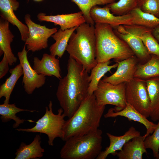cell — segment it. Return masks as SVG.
Masks as SVG:
<instances>
[{"label": "cell", "instance_id": "obj_1", "mask_svg": "<svg viewBox=\"0 0 159 159\" xmlns=\"http://www.w3.org/2000/svg\"><path fill=\"white\" fill-rule=\"evenodd\" d=\"M67 73L59 79L56 95L66 117L70 118L88 95L90 82L88 72L69 57Z\"/></svg>", "mask_w": 159, "mask_h": 159}, {"label": "cell", "instance_id": "obj_2", "mask_svg": "<svg viewBox=\"0 0 159 159\" xmlns=\"http://www.w3.org/2000/svg\"><path fill=\"white\" fill-rule=\"evenodd\" d=\"M105 106L98 105L94 93L88 95L70 118L66 120L62 139L65 141L98 129Z\"/></svg>", "mask_w": 159, "mask_h": 159}, {"label": "cell", "instance_id": "obj_3", "mask_svg": "<svg viewBox=\"0 0 159 159\" xmlns=\"http://www.w3.org/2000/svg\"><path fill=\"white\" fill-rule=\"evenodd\" d=\"M71 35L66 51L90 73L97 64L95 26L86 22L77 26Z\"/></svg>", "mask_w": 159, "mask_h": 159}, {"label": "cell", "instance_id": "obj_4", "mask_svg": "<svg viewBox=\"0 0 159 159\" xmlns=\"http://www.w3.org/2000/svg\"><path fill=\"white\" fill-rule=\"evenodd\" d=\"M96 59L103 62L114 59L120 61L135 55L127 43L115 33L112 27L104 23H96Z\"/></svg>", "mask_w": 159, "mask_h": 159}, {"label": "cell", "instance_id": "obj_5", "mask_svg": "<svg viewBox=\"0 0 159 159\" xmlns=\"http://www.w3.org/2000/svg\"><path fill=\"white\" fill-rule=\"evenodd\" d=\"M102 131L99 129L83 135L72 137L66 140L61 150L63 159H94L102 149Z\"/></svg>", "mask_w": 159, "mask_h": 159}, {"label": "cell", "instance_id": "obj_6", "mask_svg": "<svg viewBox=\"0 0 159 159\" xmlns=\"http://www.w3.org/2000/svg\"><path fill=\"white\" fill-rule=\"evenodd\" d=\"M52 103L49 101L48 106L45 107V112L43 116L36 122L33 127L28 128L17 129L16 130L23 132H39L47 135L48 143L50 146L54 145V141L57 138L62 139L66 120V117L61 108L58 110L57 114L52 110Z\"/></svg>", "mask_w": 159, "mask_h": 159}, {"label": "cell", "instance_id": "obj_7", "mask_svg": "<svg viewBox=\"0 0 159 159\" xmlns=\"http://www.w3.org/2000/svg\"><path fill=\"white\" fill-rule=\"evenodd\" d=\"M113 28L116 34L128 45L138 61L143 64L150 58L151 55L148 52L140 37L143 32L150 29L134 24L120 25Z\"/></svg>", "mask_w": 159, "mask_h": 159}, {"label": "cell", "instance_id": "obj_8", "mask_svg": "<svg viewBox=\"0 0 159 159\" xmlns=\"http://www.w3.org/2000/svg\"><path fill=\"white\" fill-rule=\"evenodd\" d=\"M126 83L113 85L108 82L100 81L94 94L96 102L99 105H111L115 106L116 110H120L126 106Z\"/></svg>", "mask_w": 159, "mask_h": 159}, {"label": "cell", "instance_id": "obj_9", "mask_svg": "<svg viewBox=\"0 0 159 159\" xmlns=\"http://www.w3.org/2000/svg\"><path fill=\"white\" fill-rule=\"evenodd\" d=\"M127 102L147 118L150 116V100L145 80L134 77L126 83Z\"/></svg>", "mask_w": 159, "mask_h": 159}, {"label": "cell", "instance_id": "obj_10", "mask_svg": "<svg viewBox=\"0 0 159 159\" xmlns=\"http://www.w3.org/2000/svg\"><path fill=\"white\" fill-rule=\"evenodd\" d=\"M24 21L29 31V36L25 42L28 50L34 52L46 48L48 39L57 31V28H48L36 24L28 14L25 15Z\"/></svg>", "mask_w": 159, "mask_h": 159}, {"label": "cell", "instance_id": "obj_11", "mask_svg": "<svg viewBox=\"0 0 159 159\" xmlns=\"http://www.w3.org/2000/svg\"><path fill=\"white\" fill-rule=\"evenodd\" d=\"M26 48L25 44L22 51L18 52L17 55L23 70V87L28 94L31 95L36 89L42 87L44 84L46 77L37 73L32 67L28 59Z\"/></svg>", "mask_w": 159, "mask_h": 159}, {"label": "cell", "instance_id": "obj_12", "mask_svg": "<svg viewBox=\"0 0 159 159\" xmlns=\"http://www.w3.org/2000/svg\"><path fill=\"white\" fill-rule=\"evenodd\" d=\"M138 60L135 55L120 61H117L116 71L109 77L105 76L101 80L113 85L127 82L134 78Z\"/></svg>", "mask_w": 159, "mask_h": 159}, {"label": "cell", "instance_id": "obj_13", "mask_svg": "<svg viewBox=\"0 0 159 159\" xmlns=\"http://www.w3.org/2000/svg\"><path fill=\"white\" fill-rule=\"evenodd\" d=\"M90 15L95 24H108L113 28L120 25L132 24V18L130 13L122 16L114 15L106 5L103 8L98 5L94 6L91 9Z\"/></svg>", "mask_w": 159, "mask_h": 159}, {"label": "cell", "instance_id": "obj_14", "mask_svg": "<svg viewBox=\"0 0 159 159\" xmlns=\"http://www.w3.org/2000/svg\"><path fill=\"white\" fill-rule=\"evenodd\" d=\"M119 116L125 117L130 120L137 122L144 125L146 129V133L144 135L145 138L152 133L157 126V124L149 120L147 118L127 102L125 107L122 110L117 111L114 108H110L104 115L106 118Z\"/></svg>", "mask_w": 159, "mask_h": 159}, {"label": "cell", "instance_id": "obj_15", "mask_svg": "<svg viewBox=\"0 0 159 159\" xmlns=\"http://www.w3.org/2000/svg\"><path fill=\"white\" fill-rule=\"evenodd\" d=\"M19 6V3L17 1L0 0V16L1 18L18 28L21 40L25 42L29 35L28 27L19 20L14 13V11L17 10Z\"/></svg>", "mask_w": 159, "mask_h": 159}, {"label": "cell", "instance_id": "obj_16", "mask_svg": "<svg viewBox=\"0 0 159 159\" xmlns=\"http://www.w3.org/2000/svg\"><path fill=\"white\" fill-rule=\"evenodd\" d=\"M38 20L53 23L58 25L60 29L65 30L78 26L86 22L82 12H78L67 14L48 15L43 13H40L37 15Z\"/></svg>", "mask_w": 159, "mask_h": 159}, {"label": "cell", "instance_id": "obj_17", "mask_svg": "<svg viewBox=\"0 0 159 159\" xmlns=\"http://www.w3.org/2000/svg\"><path fill=\"white\" fill-rule=\"evenodd\" d=\"M33 68L38 74L45 76H54L59 80L62 78L59 60L50 54H44L41 60L34 57Z\"/></svg>", "mask_w": 159, "mask_h": 159}, {"label": "cell", "instance_id": "obj_18", "mask_svg": "<svg viewBox=\"0 0 159 159\" xmlns=\"http://www.w3.org/2000/svg\"><path fill=\"white\" fill-rule=\"evenodd\" d=\"M110 144L105 150L101 151L96 159H105L110 154L115 155L117 151L121 150L124 144L133 138L140 135V132L131 126L121 136H116L107 133Z\"/></svg>", "mask_w": 159, "mask_h": 159}, {"label": "cell", "instance_id": "obj_19", "mask_svg": "<svg viewBox=\"0 0 159 159\" xmlns=\"http://www.w3.org/2000/svg\"><path fill=\"white\" fill-rule=\"evenodd\" d=\"M144 135L134 137L126 143L122 150L116 152L119 159H142L143 154L147 153L144 141Z\"/></svg>", "mask_w": 159, "mask_h": 159}, {"label": "cell", "instance_id": "obj_20", "mask_svg": "<svg viewBox=\"0 0 159 159\" xmlns=\"http://www.w3.org/2000/svg\"><path fill=\"white\" fill-rule=\"evenodd\" d=\"M9 23L1 18L0 20V55L4 54L7 58L9 65L12 66L16 63L17 58L12 52L11 43L14 36L9 28Z\"/></svg>", "mask_w": 159, "mask_h": 159}, {"label": "cell", "instance_id": "obj_21", "mask_svg": "<svg viewBox=\"0 0 159 159\" xmlns=\"http://www.w3.org/2000/svg\"><path fill=\"white\" fill-rule=\"evenodd\" d=\"M41 138L40 135H35L33 141L27 145L22 142L15 153V159H34L43 156L44 149L41 145Z\"/></svg>", "mask_w": 159, "mask_h": 159}, {"label": "cell", "instance_id": "obj_22", "mask_svg": "<svg viewBox=\"0 0 159 159\" xmlns=\"http://www.w3.org/2000/svg\"><path fill=\"white\" fill-rule=\"evenodd\" d=\"M150 100V116L154 121L159 120V76L145 80Z\"/></svg>", "mask_w": 159, "mask_h": 159}, {"label": "cell", "instance_id": "obj_23", "mask_svg": "<svg viewBox=\"0 0 159 159\" xmlns=\"http://www.w3.org/2000/svg\"><path fill=\"white\" fill-rule=\"evenodd\" d=\"M77 26L62 30L60 29L51 36L55 42L49 47L50 54L57 56L61 58L64 54L72 34L76 30Z\"/></svg>", "mask_w": 159, "mask_h": 159}, {"label": "cell", "instance_id": "obj_24", "mask_svg": "<svg viewBox=\"0 0 159 159\" xmlns=\"http://www.w3.org/2000/svg\"><path fill=\"white\" fill-rule=\"evenodd\" d=\"M111 62L109 60L103 62L97 63L91 71L89 75L90 82L88 90V95H91L96 90L100 81L105 73L112 69L117 67L118 63L110 65Z\"/></svg>", "mask_w": 159, "mask_h": 159}, {"label": "cell", "instance_id": "obj_25", "mask_svg": "<svg viewBox=\"0 0 159 159\" xmlns=\"http://www.w3.org/2000/svg\"><path fill=\"white\" fill-rule=\"evenodd\" d=\"M151 55L150 58L146 63L138 64L134 77L146 80L159 76V57Z\"/></svg>", "mask_w": 159, "mask_h": 159}, {"label": "cell", "instance_id": "obj_26", "mask_svg": "<svg viewBox=\"0 0 159 159\" xmlns=\"http://www.w3.org/2000/svg\"><path fill=\"white\" fill-rule=\"evenodd\" d=\"M11 74L5 82L0 86V98L4 97V103H9L10 97L17 81L23 74V70L19 63L9 70Z\"/></svg>", "mask_w": 159, "mask_h": 159}, {"label": "cell", "instance_id": "obj_27", "mask_svg": "<svg viewBox=\"0 0 159 159\" xmlns=\"http://www.w3.org/2000/svg\"><path fill=\"white\" fill-rule=\"evenodd\" d=\"M28 111L31 112L37 111L24 109L17 107L15 103L9 104L4 103L0 105V118L2 122H7L11 120H14L15 123L13 125V128H16L24 121V119H21L16 115V114L19 112Z\"/></svg>", "mask_w": 159, "mask_h": 159}, {"label": "cell", "instance_id": "obj_28", "mask_svg": "<svg viewBox=\"0 0 159 159\" xmlns=\"http://www.w3.org/2000/svg\"><path fill=\"white\" fill-rule=\"evenodd\" d=\"M132 18V24L143 26L153 29L159 26V17L145 12L136 7L130 13Z\"/></svg>", "mask_w": 159, "mask_h": 159}, {"label": "cell", "instance_id": "obj_29", "mask_svg": "<svg viewBox=\"0 0 159 159\" xmlns=\"http://www.w3.org/2000/svg\"><path fill=\"white\" fill-rule=\"evenodd\" d=\"M116 0H71L78 7L82 12L86 23L94 25L95 22L91 18L90 11L94 6L110 4Z\"/></svg>", "mask_w": 159, "mask_h": 159}, {"label": "cell", "instance_id": "obj_30", "mask_svg": "<svg viewBox=\"0 0 159 159\" xmlns=\"http://www.w3.org/2000/svg\"><path fill=\"white\" fill-rule=\"evenodd\" d=\"M111 12L117 16H122L129 14L137 7V0H119L106 5Z\"/></svg>", "mask_w": 159, "mask_h": 159}, {"label": "cell", "instance_id": "obj_31", "mask_svg": "<svg viewBox=\"0 0 159 159\" xmlns=\"http://www.w3.org/2000/svg\"><path fill=\"white\" fill-rule=\"evenodd\" d=\"M152 30L148 29L140 37L148 53L159 57V43L153 36Z\"/></svg>", "mask_w": 159, "mask_h": 159}, {"label": "cell", "instance_id": "obj_32", "mask_svg": "<svg viewBox=\"0 0 159 159\" xmlns=\"http://www.w3.org/2000/svg\"><path fill=\"white\" fill-rule=\"evenodd\" d=\"M157 126L151 135L145 138L144 141V145L146 149H151L153 156L158 159L159 148V120Z\"/></svg>", "mask_w": 159, "mask_h": 159}, {"label": "cell", "instance_id": "obj_33", "mask_svg": "<svg viewBox=\"0 0 159 159\" xmlns=\"http://www.w3.org/2000/svg\"><path fill=\"white\" fill-rule=\"evenodd\" d=\"M159 17V0H137V7Z\"/></svg>", "mask_w": 159, "mask_h": 159}, {"label": "cell", "instance_id": "obj_34", "mask_svg": "<svg viewBox=\"0 0 159 159\" xmlns=\"http://www.w3.org/2000/svg\"><path fill=\"white\" fill-rule=\"evenodd\" d=\"M9 63L5 54L4 56L0 62V79L4 77L9 70Z\"/></svg>", "mask_w": 159, "mask_h": 159}, {"label": "cell", "instance_id": "obj_35", "mask_svg": "<svg viewBox=\"0 0 159 159\" xmlns=\"http://www.w3.org/2000/svg\"><path fill=\"white\" fill-rule=\"evenodd\" d=\"M152 34L159 43V26H157L152 30Z\"/></svg>", "mask_w": 159, "mask_h": 159}, {"label": "cell", "instance_id": "obj_36", "mask_svg": "<svg viewBox=\"0 0 159 159\" xmlns=\"http://www.w3.org/2000/svg\"><path fill=\"white\" fill-rule=\"evenodd\" d=\"M34 1H38V2H39L42 1L43 0H34Z\"/></svg>", "mask_w": 159, "mask_h": 159}, {"label": "cell", "instance_id": "obj_37", "mask_svg": "<svg viewBox=\"0 0 159 159\" xmlns=\"http://www.w3.org/2000/svg\"><path fill=\"white\" fill-rule=\"evenodd\" d=\"M158 159H159V148L158 150Z\"/></svg>", "mask_w": 159, "mask_h": 159}, {"label": "cell", "instance_id": "obj_38", "mask_svg": "<svg viewBox=\"0 0 159 159\" xmlns=\"http://www.w3.org/2000/svg\"><path fill=\"white\" fill-rule=\"evenodd\" d=\"M15 0V1H17V0Z\"/></svg>", "mask_w": 159, "mask_h": 159}]
</instances>
